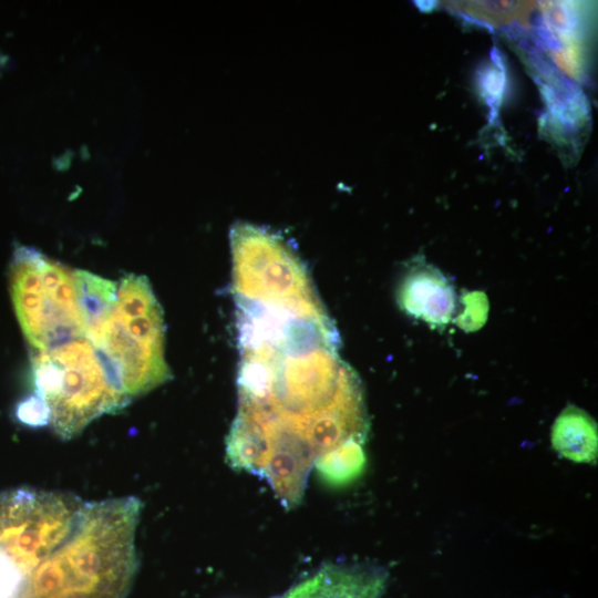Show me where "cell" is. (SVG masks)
Returning <instances> with one entry per match:
<instances>
[{"label": "cell", "mask_w": 598, "mask_h": 598, "mask_svg": "<svg viewBox=\"0 0 598 598\" xmlns=\"http://www.w3.org/2000/svg\"><path fill=\"white\" fill-rule=\"evenodd\" d=\"M9 288L22 333L34 352L85 338L72 271L20 247L10 264Z\"/></svg>", "instance_id": "4"}, {"label": "cell", "mask_w": 598, "mask_h": 598, "mask_svg": "<svg viewBox=\"0 0 598 598\" xmlns=\"http://www.w3.org/2000/svg\"><path fill=\"white\" fill-rule=\"evenodd\" d=\"M554 450L563 457L596 464L598 456L597 423L584 410L566 406L556 417L550 433Z\"/></svg>", "instance_id": "7"}, {"label": "cell", "mask_w": 598, "mask_h": 598, "mask_svg": "<svg viewBox=\"0 0 598 598\" xmlns=\"http://www.w3.org/2000/svg\"><path fill=\"white\" fill-rule=\"evenodd\" d=\"M338 344L331 320L277 316L239 327L235 419L317 457L362 440L368 432L362 388Z\"/></svg>", "instance_id": "1"}, {"label": "cell", "mask_w": 598, "mask_h": 598, "mask_svg": "<svg viewBox=\"0 0 598 598\" xmlns=\"http://www.w3.org/2000/svg\"><path fill=\"white\" fill-rule=\"evenodd\" d=\"M164 336L163 311L148 279L130 274L117 285L111 317L90 342L132 400L172 378Z\"/></svg>", "instance_id": "3"}, {"label": "cell", "mask_w": 598, "mask_h": 598, "mask_svg": "<svg viewBox=\"0 0 598 598\" xmlns=\"http://www.w3.org/2000/svg\"><path fill=\"white\" fill-rule=\"evenodd\" d=\"M398 299L408 315L434 326L448 323L456 309L451 281L426 262L415 261L410 267L400 283Z\"/></svg>", "instance_id": "5"}, {"label": "cell", "mask_w": 598, "mask_h": 598, "mask_svg": "<svg viewBox=\"0 0 598 598\" xmlns=\"http://www.w3.org/2000/svg\"><path fill=\"white\" fill-rule=\"evenodd\" d=\"M480 292H473L466 297L467 303L462 317H460L457 324L466 330H475L481 327L488 310L486 298L483 295L478 298Z\"/></svg>", "instance_id": "11"}, {"label": "cell", "mask_w": 598, "mask_h": 598, "mask_svg": "<svg viewBox=\"0 0 598 598\" xmlns=\"http://www.w3.org/2000/svg\"><path fill=\"white\" fill-rule=\"evenodd\" d=\"M14 417L25 426L42 427L50 424L51 412L45 401L34 393L17 403Z\"/></svg>", "instance_id": "10"}, {"label": "cell", "mask_w": 598, "mask_h": 598, "mask_svg": "<svg viewBox=\"0 0 598 598\" xmlns=\"http://www.w3.org/2000/svg\"><path fill=\"white\" fill-rule=\"evenodd\" d=\"M385 582L380 569L327 565L282 598H380Z\"/></svg>", "instance_id": "6"}, {"label": "cell", "mask_w": 598, "mask_h": 598, "mask_svg": "<svg viewBox=\"0 0 598 598\" xmlns=\"http://www.w3.org/2000/svg\"><path fill=\"white\" fill-rule=\"evenodd\" d=\"M31 375L34 393L50 409V424L64 440L76 436L101 415L116 413L131 402L84 337L34 352Z\"/></svg>", "instance_id": "2"}, {"label": "cell", "mask_w": 598, "mask_h": 598, "mask_svg": "<svg viewBox=\"0 0 598 598\" xmlns=\"http://www.w3.org/2000/svg\"><path fill=\"white\" fill-rule=\"evenodd\" d=\"M365 462L362 444H349L334 450L315 463L321 476L333 484H342L357 477Z\"/></svg>", "instance_id": "9"}, {"label": "cell", "mask_w": 598, "mask_h": 598, "mask_svg": "<svg viewBox=\"0 0 598 598\" xmlns=\"http://www.w3.org/2000/svg\"><path fill=\"white\" fill-rule=\"evenodd\" d=\"M72 277L85 338L92 341L113 312L117 285L86 270H73Z\"/></svg>", "instance_id": "8"}]
</instances>
